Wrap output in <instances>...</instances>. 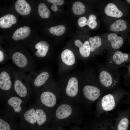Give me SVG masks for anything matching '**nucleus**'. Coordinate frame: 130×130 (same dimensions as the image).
Wrapping results in <instances>:
<instances>
[{
    "label": "nucleus",
    "mask_w": 130,
    "mask_h": 130,
    "mask_svg": "<svg viewBox=\"0 0 130 130\" xmlns=\"http://www.w3.org/2000/svg\"><path fill=\"white\" fill-rule=\"evenodd\" d=\"M127 93L125 90L119 88L102 97L96 103L95 117H98L103 114L114 110Z\"/></svg>",
    "instance_id": "nucleus-2"
},
{
    "label": "nucleus",
    "mask_w": 130,
    "mask_h": 130,
    "mask_svg": "<svg viewBox=\"0 0 130 130\" xmlns=\"http://www.w3.org/2000/svg\"><path fill=\"white\" fill-rule=\"evenodd\" d=\"M130 63V54L118 51L107 59L106 66L110 69L116 70Z\"/></svg>",
    "instance_id": "nucleus-12"
},
{
    "label": "nucleus",
    "mask_w": 130,
    "mask_h": 130,
    "mask_svg": "<svg viewBox=\"0 0 130 130\" xmlns=\"http://www.w3.org/2000/svg\"><path fill=\"white\" fill-rule=\"evenodd\" d=\"M129 111L118 112L114 123V130H127L129 125Z\"/></svg>",
    "instance_id": "nucleus-13"
},
{
    "label": "nucleus",
    "mask_w": 130,
    "mask_h": 130,
    "mask_svg": "<svg viewBox=\"0 0 130 130\" xmlns=\"http://www.w3.org/2000/svg\"><path fill=\"white\" fill-rule=\"evenodd\" d=\"M16 17L11 14H6L0 18V26L3 28L10 27L16 22Z\"/></svg>",
    "instance_id": "nucleus-21"
},
{
    "label": "nucleus",
    "mask_w": 130,
    "mask_h": 130,
    "mask_svg": "<svg viewBox=\"0 0 130 130\" xmlns=\"http://www.w3.org/2000/svg\"><path fill=\"white\" fill-rule=\"evenodd\" d=\"M10 59L9 56H8L3 51L0 50V65L4 64L8 60Z\"/></svg>",
    "instance_id": "nucleus-30"
},
{
    "label": "nucleus",
    "mask_w": 130,
    "mask_h": 130,
    "mask_svg": "<svg viewBox=\"0 0 130 130\" xmlns=\"http://www.w3.org/2000/svg\"><path fill=\"white\" fill-rule=\"evenodd\" d=\"M34 47L35 50L33 53L34 58L38 63H40L47 55L49 44L46 41H40L37 43Z\"/></svg>",
    "instance_id": "nucleus-14"
},
{
    "label": "nucleus",
    "mask_w": 130,
    "mask_h": 130,
    "mask_svg": "<svg viewBox=\"0 0 130 130\" xmlns=\"http://www.w3.org/2000/svg\"><path fill=\"white\" fill-rule=\"evenodd\" d=\"M90 44L91 51L93 52L102 45V42L101 38L98 36L91 37L89 39Z\"/></svg>",
    "instance_id": "nucleus-27"
},
{
    "label": "nucleus",
    "mask_w": 130,
    "mask_h": 130,
    "mask_svg": "<svg viewBox=\"0 0 130 130\" xmlns=\"http://www.w3.org/2000/svg\"><path fill=\"white\" fill-rule=\"evenodd\" d=\"M127 28V22L123 20H117L111 24L110 29L113 32H121L125 30Z\"/></svg>",
    "instance_id": "nucleus-24"
},
{
    "label": "nucleus",
    "mask_w": 130,
    "mask_h": 130,
    "mask_svg": "<svg viewBox=\"0 0 130 130\" xmlns=\"http://www.w3.org/2000/svg\"><path fill=\"white\" fill-rule=\"evenodd\" d=\"M27 75L31 83L33 94L47 82L50 77L48 72L37 69L28 73Z\"/></svg>",
    "instance_id": "nucleus-11"
},
{
    "label": "nucleus",
    "mask_w": 130,
    "mask_h": 130,
    "mask_svg": "<svg viewBox=\"0 0 130 130\" xmlns=\"http://www.w3.org/2000/svg\"><path fill=\"white\" fill-rule=\"evenodd\" d=\"M79 125H75L72 126L69 130H85L84 128H82L80 127Z\"/></svg>",
    "instance_id": "nucleus-33"
},
{
    "label": "nucleus",
    "mask_w": 130,
    "mask_h": 130,
    "mask_svg": "<svg viewBox=\"0 0 130 130\" xmlns=\"http://www.w3.org/2000/svg\"><path fill=\"white\" fill-rule=\"evenodd\" d=\"M6 101L5 104V114L14 117L17 116H21L25 110V103L23 100L15 93L5 99Z\"/></svg>",
    "instance_id": "nucleus-10"
},
{
    "label": "nucleus",
    "mask_w": 130,
    "mask_h": 130,
    "mask_svg": "<svg viewBox=\"0 0 130 130\" xmlns=\"http://www.w3.org/2000/svg\"><path fill=\"white\" fill-rule=\"evenodd\" d=\"M11 117L6 114L0 116V130H12L10 122Z\"/></svg>",
    "instance_id": "nucleus-25"
},
{
    "label": "nucleus",
    "mask_w": 130,
    "mask_h": 130,
    "mask_svg": "<svg viewBox=\"0 0 130 130\" xmlns=\"http://www.w3.org/2000/svg\"><path fill=\"white\" fill-rule=\"evenodd\" d=\"M126 70L124 75V78L126 81L130 82V63L127 67Z\"/></svg>",
    "instance_id": "nucleus-31"
},
{
    "label": "nucleus",
    "mask_w": 130,
    "mask_h": 130,
    "mask_svg": "<svg viewBox=\"0 0 130 130\" xmlns=\"http://www.w3.org/2000/svg\"><path fill=\"white\" fill-rule=\"evenodd\" d=\"M126 1L128 3L130 4V0H126Z\"/></svg>",
    "instance_id": "nucleus-36"
},
{
    "label": "nucleus",
    "mask_w": 130,
    "mask_h": 130,
    "mask_svg": "<svg viewBox=\"0 0 130 130\" xmlns=\"http://www.w3.org/2000/svg\"><path fill=\"white\" fill-rule=\"evenodd\" d=\"M38 130H45V128L44 129H41Z\"/></svg>",
    "instance_id": "nucleus-37"
},
{
    "label": "nucleus",
    "mask_w": 130,
    "mask_h": 130,
    "mask_svg": "<svg viewBox=\"0 0 130 130\" xmlns=\"http://www.w3.org/2000/svg\"><path fill=\"white\" fill-rule=\"evenodd\" d=\"M52 86L46 83L33 97L36 102L47 108L53 114L60 96L55 92Z\"/></svg>",
    "instance_id": "nucleus-4"
},
{
    "label": "nucleus",
    "mask_w": 130,
    "mask_h": 130,
    "mask_svg": "<svg viewBox=\"0 0 130 130\" xmlns=\"http://www.w3.org/2000/svg\"><path fill=\"white\" fill-rule=\"evenodd\" d=\"M130 99H129V100H128V101L129 102H130Z\"/></svg>",
    "instance_id": "nucleus-38"
},
{
    "label": "nucleus",
    "mask_w": 130,
    "mask_h": 130,
    "mask_svg": "<svg viewBox=\"0 0 130 130\" xmlns=\"http://www.w3.org/2000/svg\"><path fill=\"white\" fill-rule=\"evenodd\" d=\"M116 70L101 66L99 67L98 81L103 93H108L119 88V78Z\"/></svg>",
    "instance_id": "nucleus-5"
},
{
    "label": "nucleus",
    "mask_w": 130,
    "mask_h": 130,
    "mask_svg": "<svg viewBox=\"0 0 130 130\" xmlns=\"http://www.w3.org/2000/svg\"><path fill=\"white\" fill-rule=\"evenodd\" d=\"M96 16L94 15H90L88 19L85 17H82L78 19V25L81 27H83L86 25H88L91 29L95 28L97 26V23L96 21Z\"/></svg>",
    "instance_id": "nucleus-20"
},
{
    "label": "nucleus",
    "mask_w": 130,
    "mask_h": 130,
    "mask_svg": "<svg viewBox=\"0 0 130 130\" xmlns=\"http://www.w3.org/2000/svg\"><path fill=\"white\" fill-rule=\"evenodd\" d=\"M75 45L79 48L80 55L83 57L86 58L90 54L91 49L89 42L86 41L84 43L78 39L76 40L74 42Z\"/></svg>",
    "instance_id": "nucleus-17"
},
{
    "label": "nucleus",
    "mask_w": 130,
    "mask_h": 130,
    "mask_svg": "<svg viewBox=\"0 0 130 130\" xmlns=\"http://www.w3.org/2000/svg\"><path fill=\"white\" fill-rule=\"evenodd\" d=\"M45 130H65L63 128L51 127L48 128L47 126L45 128Z\"/></svg>",
    "instance_id": "nucleus-34"
},
{
    "label": "nucleus",
    "mask_w": 130,
    "mask_h": 130,
    "mask_svg": "<svg viewBox=\"0 0 130 130\" xmlns=\"http://www.w3.org/2000/svg\"><path fill=\"white\" fill-rule=\"evenodd\" d=\"M85 110L79 103L59 101L48 125L63 128L72 124L80 125L84 119Z\"/></svg>",
    "instance_id": "nucleus-1"
},
{
    "label": "nucleus",
    "mask_w": 130,
    "mask_h": 130,
    "mask_svg": "<svg viewBox=\"0 0 130 130\" xmlns=\"http://www.w3.org/2000/svg\"><path fill=\"white\" fill-rule=\"evenodd\" d=\"M16 11L20 14L27 15L29 14L31 11V7L25 0H18L15 4Z\"/></svg>",
    "instance_id": "nucleus-16"
},
{
    "label": "nucleus",
    "mask_w": 130,
    "mask_h": 130,
    "mask_svg": "<svg viewBox=\"0 0 130 130\" xmlns=\"http://www.w3.org/2000/svg\"><path fill=\"white\" fill-rule=\"evenodd\" d=\"M31 31L30 28L27 26L20 27L17 29L13 35V39L15 41L23 39L28 36Z\"/></svg>",
    "instance_id": "nucleus-18"
},
{
    "label": "nucleus",
    "mask_w": 130,
    "mask_h": 130,
    "mask_svg": "<svg viewBox=\"0 0 130 130\" xmlns=\"http://www.w3.org/2000/svg\"><path fill=\"white\" fill-rule=\"evenodd\" d=\"M105 13L108 16L117 18L122 17L123 13L114 4L110 3L105 7L104 9Z\"/></svg>",
    "instance_id": "nucleus-19"
},
{
    "label": "nucleus",
    "mask_w": 130,
    "mask_h": 130,
    "mask_svg": "<svg viewBox=\"0 0 130 130\" xmlns=\"http://www.w3.org/2000/svg\"><path fill=\"white\" fill-rule=\"evenodd\" d=\"M49 2L52 3L54 4L57 5H62L64 3V0H48Z\"/></svg>",
    "instance_id": "nucleus-32"
},
{
    "label": "nucleus",
    "mask_w": 130,
    "mask_h": 130,
    "mask_svg": "<svg viewBox=\"0 0 130 130\" xmlns=\"http://www.w3.org/2000/svg\"><path fill=\"white\" fill-rule=\"evenodd\" d=\"M65 27L64 26L59 25L51 27L49 28V31L53 35L60 36L65 32Z\"/></svg>",
    "instance_id": "nucleus-29"
},
{
    "label": "nucleus",
    "mask_w": 130,
    "mask_h": 130,
    "mask_svg": "<svg viewBox=\"0 0 130 130\" xmlns=\"http://www.w3.org/2000/svg\"><path fill=\"white\" fill-rule=\"evenodd\" d=\"M72 10L74 14L79 15L84 13L85 12V8L83 3L79 1H76L73 4Z\"/></svg>",
    "instance_id": "nucleus-26"
},
{
    "label": "nucleus",
    "mask_w": 130,
    "mask_h": 130,
    "mask_svg": "<svg viewBox=\"0 0 130 130\" xmlns=\"http://www.w3.org/2000/svg\"><path fill=\"white\" fill-rule=\"evenodd\" d=\"M9 55L15 66L26 73H29L38 68V62L30 54L16 51L10 53Z\"/></svg>",
    "instance_id": "nucleus-6"
},
{
    "label": "nucleus",
    "mask_w": 130,
    "mask_h": 130,
    "mask_svg": "<svg viewBox=\"0 0 130 130\" xmlns=\"http://www.w3.org/2000/svg\"><path fill=\"white\" fill-rule=\"evenodd\" d=\"M108 39L110 42V45L114 49H117L121 48L124 43L123 38L118 36L114 33L109 34L107 37Z\"/></svg>",
    "instance_id": "nucleus-22"
},
{
    "label": "nucleus",
    "mask_w": 130,
    "mask_h": 130,
    "mask_svg": "<svg viewBox=\"0 0 130 130\" xmlns=\"http://www.w3.org/2000/svg\"><path fill=\"white\" fill-rule=\"evenodd\" d=\"M21 116L22 122L29 125H37V119L36 115L34 104L26 110Z\"/></svg>",
    "instance_id": "nucleus-15"
},
{
    "label": "nucleus",
    "mask_w": 130,
    "mask_h": 130,
    "mask_svg": "<svg viewBox=\"0 0 130 130\" xmlns=\"http://www.w3.org/2000/svg\"><path fill=\"white\" fill-rule=\"evenodd\" d=\"M13 66L6 65L0 68V95L4 99L15 93Z\"/></svg>",
    "instance_id": "nucleus-8"
},
{
    "label": "nucleus",
    "mask_w": 130,
    "mask_h": 130,
    "mask_svg": "<svg viewBox=\"0 0 130 130\" xmlns=\"http://www.w3.org/2000/svg\"><path fill=\"white\" fill-rule=\"evenodd\" d=\"M103 93L98 80L93 83L86 84L82 89L81 104L85 110H88L95 102L102 97Z\"/></svg>",
    "instance_id": "nucleus-7"
},
{
    "label": "nucleus",
    "mask_w": 130,
    "mask_h": 130,
    "mask_svg": "<svg viewBox=\"0 0 130 130\" xmlns=\"http://www.w3.org/2000/svg\"><path fill=\"white\" fill-rule=\"evenodd\" d=\"M14 76L13 88L15 93L24 100L28 101L33 96L31 83L27 74L13 66Z\"/></svg>",
    "instance_id": "nucleus-3"
},
{
    "label": "nucleus",
    "mask_w": 130,
    "mask_h": 130,
    "mask_svg": "<svg viewBox=\"0 0 130 130\" xmlns=\"http://www.w3.org/2000/svg\"><path fill=\"white\" fill-rule=\"evenodd\" d=\"M115 119L111 114L105 113L87 121L83 128L85 130H114Z\"/></svg>",
    "instance_id": "nucleus-9"
},
{
    "label": "nucleus",
    "mask_w": 130,
    "mask_h": 130,
    "mask_svg": "<svg viewBox=\"0 0 130 130\" xmlns=\"http://www.w3.org/2000/svg\"><path fill=\"white\" fill-rule=\"evenodd\" d=\"M38 10L39 14L41 18H47L49 16L50 11L45 3H40L39 5Z\"/></svg>",
    "instance_id": "nucleus-28"
},
{
    "label": "nucleus",
    "mask_w": 130,
    "mask_h": 130,
    "mask_svg": "<svg viewBox=\"0 0 130 130\" xmlns=\"http://www.w3.org/2000/svg\"><path fill=\"white\" fill-rule=\"evenodd\" d=\"M61 57L62 61L66 65H72L75 62L74 55L70 50L66 49L64 50L61 53Z\"/></svg>",
    "instance_id": "nucleus-23"
},
{
    "label": "nucleus",
    "mask_w": 130,
    "mask_h": 130,
    "mask_svg": "<svg viewBox=\"0 0 130 130\" xmlns=\"http://www.w3.org/2000/svg\"></svg>",
    "instance_id": "nucleus-39"
},
{
    "label": "nucleus",
    "mask_w": 130,
    "mask_h": 130,
    "mask_svg": "<svg viewBox=\"0 0 130 130\" xmlns=\"http://www.w3.org/2000/svg\"><path fill=\"white\" fill-rule=\"evenodd\" d=\"M51 9L52 11L55 12L57 11L58 10L57 5L54 4L51 6Z\"/></svg>",
    "instance_id": "nucleus-35"
}]
</instances>
